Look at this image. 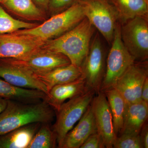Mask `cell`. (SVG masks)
<instances>
[{
	"label": "cell",
	"mask_w": 148,
	"mask_h": 148,
	"mask_svg": "<svg viewBox=\"0 0 148 148\" xmlns=\"http://www.w3.org/2000/svg\"><path fill=\"white\" fill-rule=\"evenodd\" d=\"M94 29L85 17L69 32L45 42L42 47L65 55L71 64L80 67L89 51Z\"/></svg>",
	"instance_id": "1"
},
{
	"label": "cell",
	"mask_w": 148,
	"mask_h": 148,
	"mask_svg": "<svg viewBox=\"0 0 148 148\" xmlns=\"http://www.w3.org/2000/svg\"><path fill=\"white\" fill-rule=\"evenodd\" d=\"M55 116V111L45 101L25 103L8 100L0 115V135L31 123H50Z\"/></svg>",
	"instance_id": "2"
},
{
	"label": "cell",
	"mask_w": 148,
	"mask_h": 148,
	"mask_svg": "<svg viewBox=\"0 0 148 148\" xmlns=\"http://www.w3.org/2000/svg\"><path fill=\"white\" fill-rule=\"evenodd\" d=\"M85 17L83 6L79 0L70 8L51 16L34 28L22 29L14 33L31 36L45 42L69 32Z\"/></svg>",
	"instance_id": "3"
},
{
	"label": "cell",
	"mask_w": 148,
	"mask_h": 148,
	"mask_svg": "<svg viewBox=\"0 0 148 148\" xmlns=\"http://www.w3.org/2000/svg\"><path fill=\"white\" fill-rule=\"evenodd\" d=\"M95 92L88 90L61 105L56 114V121L51 127L56 137L58 147L61 148L66 135L81 118L95 96Z\"/></svg>",
	"instance_id": "4"
},
{
	"label": "cell",
	"mask_w": 148,
	"mask_h": 148,
	"mask_svg": "<svg viewBox=\"0 0 148 148\" xmlns=\"http://www.w3.org/2000/svg\"><path fill=\"white\" fill-rule=\"evenodd\" d=\"M85 17L96 28L109 44L120 23L117 12L109 0H79Z\"/></svg>",
	"instance_id": "5"
},
{
	"label": "cell",
	"mask_w": 148,
	"mask_h": 148,
	"mask_svg": "<svg viewBox=\"0 0 148 148\" xmlns=\"http://www.w3.org/2000/svg\"><path fill=\"white\" fill-rule=\"evenodd\" d=\"M112 46L106 61L105 75L100 91L112 88L130 66L135 62L122 41L120 35V23L115 31Z\"/></svg>",
	"instance_id": "6"
},
{
	"label": "cell",
	"mask_w": 148,
	"mask_h": 148,
	"mask_svg": "<svg viewBox=\"0 0 148 148\" xmlns=\"http://www.w3.org/2000/svg\"><path fill=\"white\" fill-rule=\"evenodd\" d=\"M148 17L137 16L120 24L122 41L135 61L148 57Z\"/></svg>",
	"instance_id": "7"
},
{
	"label": "cell",
	"mask_w": 148,
	"mask_h": 148,
	"mask_svg": "<svg viewBox=\"0 0 148 148\" xmlns=\"http://www.w3.org/2000/svg\"><path fill=\"white\" fill-rule=\"evenodd\" d=\"M3 59L10 64L25 69L35 75L46 73L58 67L71 64L65 55L42 47L20 58Z\"/></svg>",
	"instance_id": "8"
},
{
	"label": "cell",
	"mask_w": 148,
	"mask_h": 148,
	"mask_svg": "<svg viewBox=\"0 0 148 148\" xmlns=\"http://www.w3.org/2000/svg\"><path fill=\"white\" fill-rule=\"evenodd\" d=\"M89 90L100 92L106 69V54L98 34L92 37L89 51L80 67Z\"/></svg>",
	"instance_id": "9"
},
{
	"label": "cell",
	"mask_w": 148,
	"mask_h": 148,
	"mask_svg": "<svg viewBox=\"0 0 148 148\" xmlns=\"http://www.w3.org/2000/svg\"><path fill=\"white\" fill-rule=\"evenodd\" d=\"M148 77L147 66L135 62L128 67L112 88L117 90L126 103L138 102L142 101V88Z\"/></svg>",
	"instance_id": "10"
},
{
	"label": "cell",
	"mask_w": 148,
	"mask_h": 148,
	"mask_svg": "<svg viewBox=\"0 0 148 148\" xmlns=\"http://www.w3.org/2000/svg\"><path fill=\"white\" fill-rule=\"evenodd\" d=\"M91 102L97 131L103 138L105 147H113L117 136L114 130L112 116L107 97L100 91Z\"/></svg>",
	"instance_id": "11"
},
{
	"label": "cell",
	"mask_w": 148,
	"mask_h": 148,
	"mask_svg": "<svg viewBox=\"0 0 148 148\" xmlns=\"http://www.w3.org/2000/svg\"><path fill=\"white\" fill-rule=\"evenodd\" d=\"M44 42L16 33L0 34V58H18L41 47Z\"/></svg>",
	"instance_id": "12"
},
{
	"label": "cell",
	"mask_w": 148,
	"mask_h": 148,
	"mask_svg": "<svg viewBox=\"0 0 148 148\" xmlns=\"http://www.w3.org/2000/svg\"><path fill=\"white\" fill-rule=\"evenodd\" d=\"M0 77L18 87L41 90L47 95L48 93L45 86L35 75L3 58H0Z\"/></svg>",
	"instance_id": "13"
},
{
	"label": "cell",
	"mask_w": 148,
	"mask_h": 148,
	"mask_svg": "<svg viewBox=\"0 0 148 148\" xmlns=\"http://www.w3.org/2000/svg\"><path fill=\"white\" fill-rule=\"evenodd\" d=\"M88 90H90L82 77L72 82L53 86L49 91L44 101L56 112L67 100L83 95Z\"/></svg>",
	"instance_id": "14"
},
{
	"label": "cell",
	"mask_w": 148,
	"mask_h": 148,
	"mask_svg": "<svg viewBox=\"0 0 148 148\" xmlns=\"http://www.w3.org/2000/svg\"><path fill=\"white\" fill-rule=\"evenodd\" d=\"M78 121L66 135L61 148H80L90 135L97 131L91 104Z\"/></svg>",
	"instance_id": "15"
},
{
	"label": "cell",
	"mask_w": 148,
	"mask_h": 148,
	"mask_svg": "<svg viewBox=\"0 0 148 148\" xmlns=\"http://www.w3.org/2000/svg\"><path fill=\"white\" fill-rule=\"evenodd\" d=\"M148 116L147 103L142 100L135 103H126L121 133L139 135Z\"/></svg>",
	"instance_id": "16"
},
{
	"label": "cell",
	"mask_w": 148,
	"mask_h": 148,
	"mask_svg": "<svg viewBox=\"0 0 148 148\" xmlns=\"http://www.w3.org/2000/svg\"><path fill=\"white\" fill-rule=\"evenodd\" d=\"M41 124L31 123L0 135V148H28Z\"/></svg>",
	"instance_id": "17"
},
{
	"label": "cell",
	"mask_w": 148,
	"mask_h": 148,
	"mask_svg": "<svg viewBox=\"0 0 148 148\" xmlns=\"http://www.w3.org/2000/svg\"><path fill=\"white\" fill-rule=\"evenodd\" d=\"M46 96L42 91L18 87L0 77V97L22 103H35L44 101Z\"/></svg>",
	"instance_id": "18"
},
{
	"label": "cell",
	"mask_w": 148,
	"mask_h": 148,
	"mask_svg": "<svg viewBox=\"0 0 148 148\" xmlns=\"http://www.w3.org/2000/svg\"><path fill=\"white\" fill-rule=\"evenodd\" d=\"M45 86L48 91L58 85L72 82L82 77L80 67L71 64L58 67L50 71L36 75Z\"/></svg>",
	"instance_id": "19"
},
{
	"label": "cell",
	"mask_w": 148,
	"mask_h": 148,
	"mask_svg": "<svg viewBox=\"0 0 148 148\" xmlns=\"http://www.w3.org/2000/svg\"><path fill=\"white\" fill-rule=\"evenodd\" d=\"M1 4L10 13L25 21L46 20L45 12L39 8L32 0H4Z\"/></svg>",
	"instance_id": "20"
},
{
	"label": "cell",
	"mask_w": 148,
	"mask_h": 148,
	"mask_svg": "<svg viewBox=\"0 0 148 148\" xmlns=\"http://www.w3.org/2000/svg\"><path fill=\"white\" fill-rule=\"evenodd\" d=\"M117 12L120 24L137 16L148 17L147 0H109Z\"/></svg>",
	"instance_id": "21"
},
{
	"label": "cell",
	"mask_w": 148,
	"mask_h": 148,
	"mask_svg": "<svg viewBox=\"0 0 148 148\" xmlns=\"http://www.w3.org/2000/svg\"><path fill=\"white\" fill-rule=\"evenodd\" d=\"M107 100L112 116L114 130L116 136L121 134L126 103L124 98L114 88L103 91Z\"/></svg>",
	"instance_id": "22"
},
{
	"label": "cell",
	"mask_w": 148,
	"mask_h": 148,
	"mask_svg": "<svg viewBox=\"0 0 148 148\" xmlns=\"http://www.w3.org/2000/svg\"><path fill=\"white\" fill-rule=\"evenodd\" d=\"M56 137L50 123H42L32 139L28 148H54Z\"/></svg>",
	"instance_id": "23"
},
{
	"label": "cell",
	"mask_w": 148,
	"mask_h": 148,
	"mask_svg": "<svg viewBox=\"0 0 148 148\" xmlns=\"http://www.w3.org/2000/svg\"><path fill=\"white\" fill-rule=\"evenodd\" d=\"M38 25L37 23L21 21L13 18L0 4V34H11L22 29H32Z\"/></svg>",
	"instance_id": "24"
},
{
	"label": "cell",
	"mask_w": 148,
	"mask_h": 148,
	"mask_svg": "<svg viewBox=\"0 0 148 148\" xmlns=\"http://www.w3.org/2000/svg\"><path fill=\"white\" fill-rule=\"evenodd\" d=\"M118 136L114 144V148H143L140 134L122 133Z\"/></svg>",
	"instance_id": "25"
},
{
	"label": "cell",
	"mask_w": 148,
	"mask_h": 148,
	"mask_svg": "<svg viewBox=\"0 0 148 148\" xmlns=\"http://www.w3.org/2000/svg\"><path fill=\"white\" fill-rule=\"evenodd\" d=\"M79 0H49L48 9L51 16L64 11Z\"/></svg>",
	"instance_id": "26"
},
{
	"label": "cell",
	"mask_w": 148,
	"mask_h": 148,
	"mask_svg": "<svg viewBox=\"0 0 148 148\" xmlns=\"http://www.w3.org/2000/svg\"><path fill=\"white\" fill-rule=\"evenodd\" d=\"M105 147L103 138L98 131L90 135L80 148H103Z\"/></svg>",
	"instance_id": "27"
},
{
	"label": "cell",
	"mask_w": 148,
	"mask_h": 148,
	"mask_svg": "<svg viewBox=\"0 0 148 148\" xmlns=\"http://www.w3.org/2000/svg\"><path fill=\"white\" fill-rule=\"evenodd\" d=\"M140 137L143 148H148V127L147 123L143 125L140 133Z\"/></svg>",
	"instance_id": "28"
},
{
	"label": "cell",
	"mask_w": 148,
	"mask_h": 148,
	"mask_svg": "<svg viewBox=\"0 0 148 148\" xmlns=\"http://www.w3.org/2000/svg\"><path fill=\"white\" fill-rule=\"evenodd\" d=\"M35 5L44 12H48L49 0H32Z\"/></svg>",
	"instance_id": "29"
},
{
	"label": "cell",
	"mask_w": 148,
	"mask_h": 148,
	"mask_svg": "<svg viewBox=\"0 0 148 148\" xmlns=\"http://www.w3.org/2000/svg\"><path fill=\"white\" fill-rule=\"evenodd\" d=\"M142 100L148 104V77L146 79L143 84L141 92Z\"/></svg>",
	"instance_id": "30"
},
{
	"label": "cell",
	"mask_w": 148,
	"mask_h": 148,
	"mask_svg": "<svg viewBox=\"0 0 148 148\" xmlns=\"http://www.w3.org/2000/svg\"><path fill=\"white\" fill-rule=\"evenodd\" d=\"M8 100L0 97V115L5 110L8 105Z\"/></svg>",
	"instance_id": "31"
},
{
	"label": "cell",
	"mask_w": 148,
	"mask_h": 148,
	"mask_svg": "<svg viewBox=\"0 0 148 148\" xmlns=\"http://www.w3.org/2000/svg\"><path fill=\"white\" fill-rule=\"evenodd\" d=\"M4 0H0V4H1Z\"/></svg>",
	"instance_id": "32"
},
{
	"label": "cell",
	"mask_w": 148,
	"mask_h": 148,
	"mask_svg": "<svg viewBox=\"0 0 148 148\" xmlns=\"http://www.w3.org/2000/svg\"><path fill=\"white\" fill-rule=\"evenodd\" d=\"M147 1H148V0H147Z\"/></svg>",
	"instance_id": "33"
}]
</instances>
